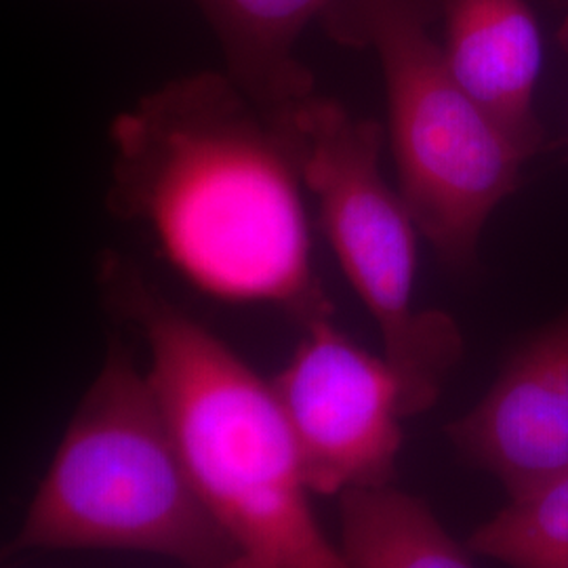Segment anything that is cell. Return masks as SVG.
Segmentation results:
<instances>
[{
	"label": "cell",
	"instance_id": "obj_11",
	"mask_svg": "<svg viewBox=\"0 0 568 568\" xmlns=\"http://www.w3.org/2000/svg\"><path fill=\"white\" fill-rule=\"evenodd\" d=\"M466 546L508 568H568V469L509 497Z\"/></svg>",
	"mask_w": 568,
	"mask_h": 568
},
{
	"label": "cell",
	"instance_id": "obj_2",
	"mask_svg": "<svg viewBox=\"0 0 568 568\" xmlns=\"http://www.w3.org/2000/svg\"><path fill=\"white\" fill-rule=\"evenodd\" d=\"M105 295L150 347V384L204 506L241 551L272 568H349L310 504L304 467L272 382L171 304L119 255Z\"/></svg>",
	"mask_w": 568,
	"mask_h": 568
},
{
	"label": "cell",
	"instance_id": "obj_12",
	"mask_svg": "<svg viewBox=\"0 0 568 568\" xmlns=\"http://www.w3.org/2000/svg\"><path fill=\"white\" fill-rule=\"evenodd\" d=\"M217 568H272L264 558L251 554V551H239L236 556H232L227 562Z\"/></svg>",
	"mask_w": 568,
	"mask_h": 568
},
{
	"label": "cell",
	"instance_id": "obj_4",
	"mask_svg": "<svg viewBox=\"0 0 568 568\" xmlns=\"http://www.w3.org/2000/svg\"><path fill=\"white\" fill-rule=\"evenodd\" d=\"M436 21L438 0H335L321 18L333 41L377 55L398 192L443 262L466 270L528 159L457 79Z\"/></svg>",
	"mask_w": 568,
	"mask_h": 568
},
{
	"label": "cell",
	"instance_id": "obj_7",
	"mask_svg": "<svg viewBox=\"0 0 568 568\" xmlns=\"http://www.w3.org/2000/svg\"><path fill=\"white\" fill-rule=\"evenodd\" d=\"M447 434L509 497L567 471L568 310L509 354L485 398Z\"/></svg>",
	"mask_w": 568,
	"mask_h": 568
},
{
	"label": "cell",
	"instance_id": "obj_8",
	"mask_svg": "<svg viewBox=\"0 0 568 568\" xmlns=\"http://www.w3.org/2000/svg\"><path fill=\"white\" fill-rule=\"evenodd\" d=\"M443 47L467 93L530 159L546 145L535 112L541 34L527 0H438Z\"/></svg>",
	"mask_w": 568,
	"mask_h": 568
},
{
	"label": "cell",
	"instance_id": "obj_5",
	"mask_svg": "<svg viewBox=\"0 0 568 568\" xmlns=\"http://www.w3.org/2000/svg\"><path fill=\"white\" fill-rule=\"evenodd\" d=\"M276 116L337 264L382 333L406 419L415 417L436 405L464 335L445 312L415 305L419 227L382 173L384 129L318 91Z\"/></svg>",
	"mask_w": 568,
	"mask_h": 568
},
{
	"label": "cell",
	"instance_id": "obj_3",
	"mask_svg": "<svg viewBox=\"0 0 568 568\" xmlns=\"http://www.w3.org/2000/svg\"><path fill=\"white\" fill-rule=\"evenodd\" d=\"M114 549L217 568L241 549L204 506L133 354L119 339L82 396L11 546Z\"/></svg>",
	"mask_w": 568,
	"mask_h": 568
},
{
	"label": "cell",
	"instance_id": "obj_6",
	"mask_svg": "<svg viewBox=\"0 0 568 568\" xmlns=\"http://www.w3.org/2000/svg\"><path fill=\"white\" fill-rule=\"evenodd\" d=\"M272 382L314 495L392 485L406 419L403 386L384 356L354 344L333 314L307 321Z\"/></svg>",
	"mask_w": 568,
	"mask_h": 568
},
{
	"label": "cell",
	"instance_id": "obj_9",
	"mask_svg": "<svg viewBox=\"0 0 568 568\" xmlns=\"http://www.w3.org/2000/svg\"><path fill=\"white\" fill-rule=\"evenodd\" d=\"M335 0H194L224 51L225 72L255 103L278 114L316 93L297 58L307 23Z\"/></svg>",
	"mask_w": 568,
	"mask_h": 568
},
{
	"label": "cell",
	"instance_id": "obj_10",
	"mask_svg": "<svg viewBox=\"0 0 568 568\" xmlns=\"http://www.w3.org/2000/svg\"><path fill=\"white\" fill-rule=\"evenodd\" d=\"M342 554L349 568H474L426 501L394 485L342 495Z\"/></svg>",
	"mask_w": 568,
	"mask_h": 568
},
{
	"label": "cell",
	"instance_id": "obj_1",
	"mask_svg": "<svg viewBox=\"0 0 568 568\" xmlns=\"http://www.w3.org/2000/svg\"><path fill=\"white\" fill-rule=\"evenodd\" d=\"M110 142V211L145 225L187 283L300 325L333 314L283 122L227 72L164 82L114 119Z\"/></svg>",
	"mask_w": 568,
	"mask_h": 568
},
{
	"label": "cell",
	"instance_id": "obj_13",
	"mask_svg": "<svg viewBox=\"0 0 568 568\" xmlns=\"http://www.w3.org/2000/svg\"><path fill=\"white\" fill-rule=\"evenodd\" d=\"M558 44H560V49L565 51V55L568 58V16L567 20L562 21L560 30H558Z\"/></svg>",
	"mask_w": 568,
	"mask_h": 568
}]
</instances>
